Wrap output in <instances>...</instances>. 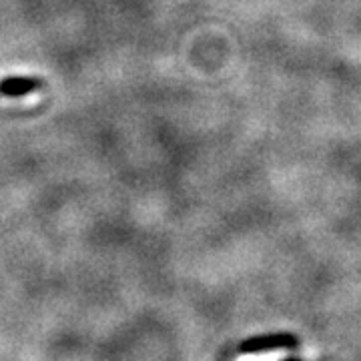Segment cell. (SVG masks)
Wrapping results in <instances>:
<instances>
[{"label": "cell", "instance_id": "7a4b0ae2", "mask_svg": "<svg viewBox=\"0 0 361 361\" xmlns=\"http://www.w3.org/2000/svg\"><path fill=\"white\" fill-rule=\"evenodd\" d=\"M295 343L297 339L293 336H265L247 341L245 349H249V351H263V349L271 348H289V345H295Z\"/></svg>", "mask_w": 361, "mask_h": 361}, {"label": "cell", "instance_id": "3957f363", "mask_svg": "<svg viewBox=\"0 0 361 361\" xmlns=\"http://www.w3.org/2000/svg\"><path fill=\"white\" fill-rule=\"evenodd\" d=\"M287 361H299V360H287Z\"/></svg>", "mask_w": 361, "mask_h": 361}, {"label": "cell", "instance_id": "6da1fadb", "mask_svg": "<svg viewBox=\"0 0 361 361\" xmlns=\"http://www.w3.org/2000/svg\"><path fill=\"white\" fill-rule=\"evenodd\" d=\"M42 87L40 78H30V77H6L0 80V94L2 97H25L28 92H35Z\"/></svg>", "mask_w": 361, "mask_h": 361}]
</instances>
